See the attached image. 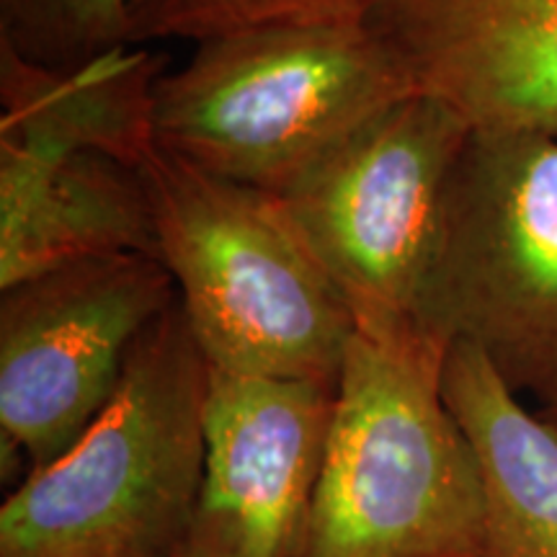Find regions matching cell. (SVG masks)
Here are the masks:
<instances>
[{
  "label": "cell",
  "mask_w": 557,
  "mask_h": 557,
  "mask_svg": "<svg viewBox=\"0 0 557 557\" xmlns=\"http://www.w3.org/2000/svg\"><path fill=\"white\" fill-rule=\"evenodd\" d=\"M165 60L122 47L45 67L0 45V289L109 253H156L145 191Z\"/></svg>",
  "instance_id": "cell-1"
},
{
  "label": "cell",
  "mask_w": 557,
  "mask_h": 557,
  "mask_svg": "<svg viewBox=\"0 0 557 557\" xmlns=\"http://www.w3.org/2000/svg\"><path fill=\"white\" fill-rule=\"evenodd\" d=\"M209 364L176 305L78 442L0 506V557H178L205 478Z\"/></svg>",
  "instance_id": "cell-2"
},
{
  "label": "cell",
  "mask_w": 557,
  "mask_h": 557,
  "mask_svg": "<svg viewBox=\"0 0 557 557\" xmlns=\"http://www.w3.org/2000/svg\"><path fill=\"white\" fill-rule=\"evenodd\" d=\"M410 94L369 24L225 34L160 73L152 139L209 176L282 197Z\"/></svg>",
  "instance_id": "cell-3"
},
{
  "label": "cell",
  "mask_w": 557,
  "mask_h": 557,
  "mask_svg": "<svg viewBox=\"0 0 557 557\" xmlns=\"http://www.w3.org/2000/svg\"><path fill=\"white\" fill-rule=\"evenodd\" d=\"M139 173L156 256L209 369L338 385L354 318L282 201L160 148Z\"/></svg>",
  "instance_id": "cell-4"
},
{
  "label": "cell",
  "mask_w": 557,
  "mask_h": 557,
  "mask_svg": "<svg viewBox=\"0 0 557 557\" xmlns=\"http://www.w3.org/2000/svg\"><path fill=\"white\" fill-rule=\"evenodd\" d=\"M447 354L354 333L299 557H480L483 483L444 400Z\"/></svg>",
  "instance_id": "cell-5"
},
{
  "label": "cell",
  "mask_w": 557,
  "mask_h": 557,
  "mask_svg": "<svg viewBox=\"0 0 557 557\" xmlns=\"http://www.w3.org/2000/svg\"><path fill=\"white\" fill-rule=\"evenodd\" d=\"M468 137L444 103L410 94L276 197L364 338L451 346L431 329V278L447 184Z\"/></svg>",
  "instance_id": "cell-6"
},
{
  "label": "cell",
  "mask_w": 557,
  "mask_h": 557,
  "mask_svg": "<svg viewBox=\"0 0 557 557\" xmlns=\"http://www.w3.org/2000/svg\"><path fill=\"white\" fill-rule=\"evenodd\" d=\"M431 329L478 346L517 393L557 387V137L470 132L444 197Z\"/></svg>",
  "instance_id": "cell-7"
},
{
  "label": "cell",
  "mask_w": 557,
  "mask_h": 557,
  "mask_svg": "<svg viewBox=\"0 0 557 557\" xmlns=\"http://www.w3.org/2000/svg\"><path fill=\"white\" fill-rule=\"evenodd\" d=\"M156 253L83 259L0 289V436L47 468L120 387L145 331L176 305Z\"/></svg>",
  "instance_id": "cell-8"
},
{
  "label": "cell",
  "mask_w": 557,
  "mask_h": 557,
  "mask_svg": "<svg viewBox=\"0 0 557 557\" xmlns=\"http://www.w3.org/2000/svg\"><path fill=\"white\" fill-rule=\"evenodd\" d=\"M338 385L209 369L205 478L178 557H299Z\"/></svg>",
  "instance_id": "cell-9"
},
{
  "label": "cell",
  "mask_w": 557,
  "mask_h": 557,
  "mask_svg": "<svg viewBox=\"0 0 557 557\" xmlns=\"http://www.w3.org/2000/svg\"><path fill=\"white\" fill-rule=\"evenodd\" d=\"M367 24L470 132L557 137V0H377Z\"/></svg>",
  "instance_id": "cell-10"
},
{
  "label": "cell",
  "mask_w": 557,
  "mask_h": 557,
  "mask_svg": "<svg viewBox=\"0 0 557 557\" xmlns=\"http://www.w3.org/2000/svg\"><path fill=\"white\" fill-rule=\"evenodd\" d=\"M444 400L478 459L480 557H557V431L468 341H451Z\"/></svg>",
  "instance_id": "cell-11"
},
{
  "label": "cell",
  "mask_w": 557,
  "mask_h": 557,
  "mask_svg": "<svg viewBox=\"0 0 557 557\" xmlns=\"http://www.w3.org/2000/svg\"><path fill=\"white\" fill-rule=\"evenodd\" d=\"M374 5L377 0H129L127 39L132 47L160 39L197 45L276 26L367 24Z\"/></svg>",
  "instance_id": "cell-12"
},
{
  "label": "cell",
  "mask_w": 557,
  "mask_h": 557,
  "mask_svg": "<svg viewBox=\"0 0 557 557\" xmlns=\"http://www.w3.org/2000/svg\"><path fill=\"white\" fill-rule=\"evenodd\" d=\"M129 0H0V45L45 67H75L132 47Z\"/></svg>",
  "instance_id": "cell-13"
},
{
  "label": "cell",
  "mask_w": 557,
  "mask_h": 557,
  "mask_svg": "<svg viewBox=\"0 0 557 557\" xmlns=\"http://www.w3.org/2000/svg\"><path fill=\"white\" fill-rule=\"evenodd\" d=\"M537 413L542 416V421H545L547 426H553L557 431V387L549 395H545V398H540Z\"/></svg>",
  "instance_id": "cell-14"
}]
</instances>
